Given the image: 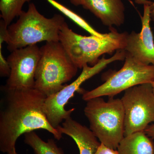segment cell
<instances>
[{"mask_svg":"<svg viewBox=\"0 0 154 154\" xmlns=\"http://www.w3.org/2000/svg\"><path fill=\"white\" fill-rule=\"evenodd\" d=\"M25 142L32 148L34 154H64L53 140L49 139L46 142L33 131L25 134Z\"/></svg>","mask_w":154,"mask_h":154,"instance_id":"obj_14","label":"cell"},{"mask_svg":"<svg viewBox=\"0 0 154 154\" xmlns=\"http://www.w3.org/2000/svg\"><path fill=\"white\" fill-rule=\"evenodd\" d=\"M6 106L0 114V150L8 154L22 134L44 129L60 140L62 134L53 127L44 111L47 96L35 88L5 90Z\"/></svg>","mask_w":154,"mask_h":154,"instance_id":"obj_1","label":"cell"},{"mask_svg":"<svg viewBox=\"0 0 154 154\" xmlns=\"http://www.w3.org/2000/svg\"><path fill=\"white\" fill-rule=\"evenodd\" d=\"M8 154H17V152H16V149H14L12 151L10 152Z\"/></svg>","mask_w":154,"mask_h":154,"instance_id":"obj_23","label":"cell"},{"mask_svg":"<svg viewBox=\"0 0 154 154\" xmlns=\"http://www.w3.org/2000/svg\"><path fill=\"white\" fill-rule=\"evenodd\" d=\"M50 4L53 6L54 8L61 12L73 22L79 25L80 27L86 30L88 33L92 35H94L100 37H104L107 36V33H102L98 32L93 27L91 26L85 19L75 13L70 9H69L60 3L57 2L55 0H46Z\"/></svg>","mask_w":154,"mask_h":154,"instance_id":"obj_16","label":"cell"},{"mask_svg":"<svg viewBox=\"0 0 154 154\" xmlns=\"http://www.w3.org/2000/svg\"><path fill=\"white\" fill-rule=\"evenodd\" d=\"M40 50L34 88L48 97L62 90L79 68L60 41L46 42Z\"/></svg>","mask_w":154,"mask_h":154,"instance_id":"obj_4","label":"cell"},{"mask_svg":"<svg viewBox=\"0 0 154 154\" xmlns=\"http://www.w3.org/2000/svg\"><path fill=\"white\" fill-rule=\"evenodd\" d=\"M15 23L9 25L6 42L11 52L42 41H59V33L64 18L59 14L47 18L39 13L33 3L23 11Z\"/></svg>","mask_w":154,"mask_h":154,"instance_id":"obj_3","label":"cell"},{"mask_svg":"<svg viewBox=\"0 0 154 154\" xmlns=\"http://www.w3.org/2000/svg\"><path fill=\"white\" fill-rule=\"evenodd\" d=\"M32 0H0L1 17L7 26L11 25L14 18L23 12L22 8L26 2Z\"/></svg>","mask_w":154,"mask_h":154,"instance_id":"obj_15","label":"cell"},{"mask_svg":"<svg viewBox=\"0 0 154 154\" xmlns=\"http://www.w3.org/2000/svg\"><path fill=\"white\" fill-rule=\"evenodd\" d=\"M151 85L152 87L153 91V93L154 94V82L151 83Z\"/></svg>","mask_w":154,"mask_h":154,"instance_id":"obj_24","label":"cell"},{"mask_svg":"<svg viewBox=\"0 0 154 154\" xmlns=\"http://www.w3.org/2000/svg\"><path fill=\"white\" fill-rule=\"evenodd\" d=\"M3 43L0 42V75L2 77H9L11 72V69L8 61L3 55L2 51Z\"/></svg>","mask_w":154,"mask_h":154,"instance_id":"obj_17","label":"cell"},{"mask_svg":"<svg viewBox=\"0 0 154 154\" xmlns=\"http://www.w3.org/2000/svg\"><path fill=\"white\" fill-rule=\"evenodd\" d=\"M57 129L74 140L79 154H95L101 143L90 128L74 120L71 116Z\"/></svg>","mask_w":154,"mask_h":154,"instance_id":"obj_12","label":"cell"},{"mask_svg":"<svg viewBox=\"0 0 154 154\" xmlns=\"http://www.w3.org/2000/svg\"><path fill=\"white\" fill-rule=\"evenodd\" d=\"M82 6L105 26L119 27L124 23L125 8L122 0H85Z\"/></svg>","mask_w":154,"mask_h":154,"instance_id":"obj_11","label":"cell"},{"mask_svg":"<svg viewBox=\"0 0 154 154\" xmlns=\"http://www.w3.org/2000/svg\"><path fill=\"white\" fill-rule=\"evenodd\" d=\"M125 60L123 67L108 78L105 83L92 91L84 92L83 100L88 101L103 96L113 97L130 88L154 82V65L140 62L126 51Z\"/></svg>","mask_w":154,"mask_h":154,"instance_id":"obj_6","label":"cell"},{"mask_svg":"<svg viewBox=\"0 0 154 154\" xmlns=\"http://www.w3.org/2000/svg\"><path fill=\"white\" fill-rule=\"evenodd\" d=\"M110 30L104 37L83 36L72 31L65 22L60 31L59 41L78 68L82 69L85 64L94 66L103 54L125 49L128 33H119L113 27Z\"/></svg>","mask_w":154,"mask_h":154,"instance_id":"obj_2","label":"cell"},{"mask_svg":"<svg viewBox=\"0 0 154 154\" xmlns=\"http://www.w3.org/2000/svg\"><path fill=\"white\" fill-rule=\"evenodd\" d=\"M150 5H143L141 30L140 33L132 31L128 33L124 50L140 62L154 66V41L150 25Z\"/></svg>","mask_w":154,"mask_h":154,"instance_id":"obj_10","label":"cell"},{"mask_svg":"<svg viewBox=\"0 0 154 154\" xmlns=\"http://www.w3.org/2000/svg\"><path fill=\"white\" fill-rule=\"evenodd\" d=\"M112 62L111 59L105 58L103 57L94 66L85 65L82 69V73L70 85H66L59 92L47 97L44 103V111L53 127L57 129L61 122L71 116L74 111L75 108L66 110L65 106L74 96L75 93L80 90L83 83L99 73Z\"/></svg>","mask_w":154,"mask_h":154,"instance_id":"obj_8","label":"cell"},{"mask_svg":"<svg viewBox=\"0 0 154 154\" xmlns=\"http://www.w3.org/2000/svg\"><path fill=\"white\" fill-rule=\"evenodd\" d=\"M151 19L154 22V2L149 5Z\"/></svg>","mask_w":154,"mask_h":154,"instance_id":"obj_20","label":"cell"},{"mask_svg":"<svg viewBox=\"0 0 154 154\" xmlns=\"http://www.w3.org/2000/svg\"><path fill=\"white\" fill-rule=\"evenodd\" d=\"M124 107V136L144 131L154 123V94L151 84H144L125 91L121 99Z\"/></svg>","mask_w":154,"mask_h":154,"instance_id":"obj_7","label":"cell"},{"mask_svg":"<svg viewBox=\"0 0 154 154\" xmlns=\"http://www.w3.org/2000/svg\"><path fill=\"white\" fill-rule=\"evenodd\" d=\"M136 4H139V5H146V4H148V5H151L152 4V2L148 0H134Z\"/></svg>","mask_w":154,"mask_h":154,"instance_id":"obj_22","label":"cell"},{"mask_svg":"<svg viewBox=\"0 0 154 154\" xmlns=\"http://www.w3.org/2000/svg\"><path fill=\"white\" fill-rule=\"evenodd\" d=\"M87 102L84 113L90 129L101 143L116 149L125 137V113L121 99L110 97L106 102L99 97Z\"/></svg>","mask_w":154,"mask_h":154,"instance_id":"obj_5","label":"cell"},{"mask_svg":"<svg viewBox=\"0 0 154 154\" xmlns=\"http://www.w3.org/2000/svg\"><path fill=\"white\" fill-rule=\"evenodd\" d=\"M72 5L75 6L82 5L83 2L85 0H69Z\"/></svg>","mask_w":154,"mask_h":154,"instance_id":"obj_21","label":"cell"},{"mask_svg":"<svg viewBox=\"0 0 154 154\" xmlns=\"http://www.w3.org/2000/svg\"><path fill=\"white\" fill-rule=\"evenodd\" d=\"M95 154H119L118 150L110 148L104 144L101 143Z\"/></svg>","mask_w":154,"mask_h":154,"instance_id":"obj_18","label":"cell"},{"mask_svg":"<svg viewBox=\"0 0 154 154\" xmlns=\"http://www.w3.org/2000/svg\"><path fill=\"white\" fill-rule=\"evenodd\" d=\"M144 131L149 137L154 140V123L148 125Z\"/></svg>","mask_w":154,"mask_h":154,"instance_id":"obj_19","label":"cell"},{"mask_svg":"<svg viewBox=\"0 0 154 154\" xmlns=\"http://www.w3.org/2000/svg\"><path fill=\"white\" fill-rule=\"evenodd\" d=\"M119 154H154V143L144 131L124 137L119 145Z\"/></svg>","mask_w":154,"mask_h":154,"instance_id":"obj_13","label":"cell"},{"mask_svg":"<svg viewBox=\"0 0 154 154\" xmlns=\"http://www.w3.org/2000/svg\"><path fill=\"white\" fill-rule=\"evenodd\" d=\"M40 57V48L36 45L12 51L7 59L11 72L5 90L34 88L35 74Z\"/></svg>","mask_w":154,"mask_h":154,"instance_id":"obj_9","label":"cell"}]
</instances>
